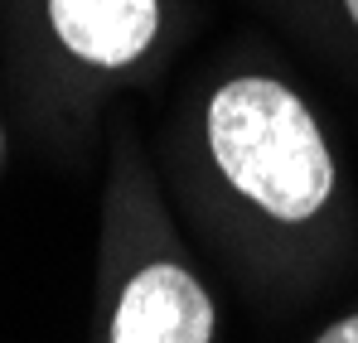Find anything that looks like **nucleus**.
Returning <instances> with one entry per match:
<instances>
[{"label":"nucleus","instance_id":"1","mask_svg":"<svg viewBox=\"0 0 358 343\" xmlns=\"http://www.w3.org/2000/svg\"><path fill=\"white\" fill-rule=\"evenodd\" d=\"M208 155L247 203L281 223L315 218L334 194V160L315 116L271 78H233L213 92Z\"/></svg>","mask_w":358,"mask_h":343},{"label":"nucleus","instance_id":"2","mask_svg":"<svg viewBox=\"0 0 358 343\" xmlns=\"http://www.w3.org/2000/svg\"><path fill=\"white\" fill-rule=\"evenodd\" d=\"M213 339V300L194 271L175 261L141 266L117 300L107 343H208Z\"/></svg>","mask_w":358,"mask_h":343},{"label":"nucleus","instance_id":"3","mask_svg":"<svg viewBox=\"0 0 358 343\" xmlns=\"http://www.w3.org/2000/svg\"><path fill=\"white\" fill-rule=\"evenodd\" d=\"M49 24L83 63L121 68L150 49L160 0H49Z\"/></svg>","mask_w":358,"mask_h":343},{"label":"nucleus","instance_id":"4","mask_svg":"<svg viewBox=\"0 0 358 343\" xmlns=\"http://www.w3.org/2000/svg\"><path fill=\"white\" fill-rule=\"evenodd\" d=\"M315 343H358V314L339 319V324H329V329H324Z\"/></svg>","mask_w":358,"mask_h":343},{"label":"nucleus","instance_id":"5","mask_svg":"<svg viewBox=\"0 0 358 343\" xmlns=\"http://www.w3.org/2000/svg\"><path fill=\"white\" fill-rule=\"evenodd\" d=\"M344 5H349V15H354V24H358V0H344Z\"/></svg>","mask_w":358,"mask_h":343}]
</instances>
